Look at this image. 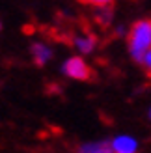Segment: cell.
Masks as SVG:
<instances>
[{
	"label": "cell",
	"mask_w": 151,
	"mask_h": 153,
	"mask_svg": "<svg viewBox=\"0 0 151 153\" xmlns=\"http://www.w3.org/2000/svg\"><path fill=\"white\" fill-rule=\"evenodd\" d=\"M112 153H138L140 144L132 134H116L110 140Z\"/></svg>",
	"instance_id": "3957f363"
},
{
	"label": "cell",
	"mask_w": 151,
	"mask_h": 153,
	"mask_svg": "<svg viewBox=\"0 0 151 153\" xmlns=\"http://www.w3.org/2000/svg\"><path fill=\"white\" fill-rule=\"evenodd\" d=\"M112 19H114V7L112 6H104V7H97L95 11V21L101 26H110Z\"/></svg>",
	"instance_id": "52a82bcc"
},
{
	"label": "cell",
	"mask_w": 151,
	"mask_h": 153,
	"mask_svg": "<svg viewBox=\"0 0 151 153\" xmlns=\"http://www.w3.org/2000/svg\"><path fill=\"white\" fill-rule=\"evenodd\" d=\"M147 118H149V121H151V106L147 108Z\"/></svg>",
	"instance_id": "30bf717a"
},
{
	"label": "cell",
	"mask_w": 151,
	"mask_h": 153,
	"mask_svg": "<svg viewBox=\"0 0 151 153\" xmlns=\"http://www.w3.org/2000/svg\"><path fill=\"white\" fill-rule=\"evenodd\" d=\"M140 65H142V69H144L149 76H151V49L144 54V58H142V62H140Z\"/></svg>",
	"instance_id": "ba28073f"
},
{
	"label": "cell",
	"mask_w": 151,
	"mask_h": 153,
	"mask_svg": "<svg viewBox=\"0 0 151 153\" xmlns=\"http://www.w3.org/2000/svg\"><path fill=\"white\" fill-rule=\"evenodd\" d=\"M77 153H112V146H110V140L86 142L77 148Z\"/></svg>",
	"instance_id": "5b68a950"
},
{
	"label": "cell",
	"mask_w": 151,
	"mask_h": 153,
	"mask_svg": "<svg viewBox=\"0 0 151 153\" xmlns=\"http://www.w3.org/2000/svg\"><path fill=\"white\" fill-rule=\"evenodd\" d=\"M62 73L69 79H75V80H90L93 76V71L90 67L84 58L82 56H71L67 58L64 65H62Z\"/></svg>",
	"instance_id": "7a4b0ae2"
},
{
	"label": "cell",
	"mask_w": 151,
	"mask_h": 153,
	"mask_svg": "<svg viewBox=\"0 0 151 153\" xmlns=\"http://www.w3.org/2000/svg\"><path fill=\"white\" fill-rule=\"evenodd\" d=\"M73 45L80 54H92L97 47V37L93 34H86V36H77L73 37Z\"/></svg>",
	"instance_id": "277c9868"
},
{
	"label": "cell",
	"mask_w": 151,
	"mask_h": 153,
	"mask_svg": "<svg viewBox=\"0 0 151 153\" xmlns=\"http://www.w3.org/2000/svg\"><path fill=\"white\" fill-rule=\"evenodd\" d=\"M151 49V19H138L127 32V51L136 64L142 62L144 54Z\"/></svg>",
	"instance_id": "6da1fadb"
},
{
	"label": "cell",
	"mask_w": 151,
	"mask_h": 153,
	"mask_svg": "<svg viewBox=\"0 0 151 153\" xmlns=\"http://www.w3.org/2000/svg\"><path fill=\"white\" fill-rule=\"evenodd\" d=\"M30 52H32V58H34L36 65H45L52 58V51L47 47V45H43V43H34L32 49H30Z\"/></svg>",
	"instance_id": "8992f818"
},
{
	"label": "cell",
	"mask_w": 151,
	"mask_h": 153,
	"mask_svg": "<svg viewBox=\"0 0 151 153\" xmlns=\"http://www.w3.org/2000/svg\"><path fill=\"white\" fill-rule=\"evenodd\" d=\"M78 2L86 4V6H95V7H104V6H110L114 0H78Z\"/></svg>",
	"instance_id": "9c48e42d"
}]
</instances>
